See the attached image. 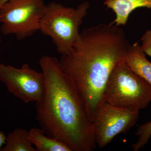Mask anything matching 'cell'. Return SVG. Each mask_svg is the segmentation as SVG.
Returning <instances> with one entry per match:
<instances>
[{
	"mask_svg": "<svg viewBox=\"0 0 151 151\" xmlns=\"http://www.w3.org/2000/svg\"><path fill=\"white\" fill-rule=\"evenodd\" d=\"M28 132L30 140L37 151H72L65 143L50 137L42 129L33 128Z\"/></svg>",
	"mask_w": 151,
	"mask_h": 151,
	"instance_id": "obj_10",
	"label": "cell"
},
{
	"mask_svg": "<svg viewBox=\"0 0 151 151\" xmlns=\"http://www.w3.org/2000/svg\"><path fill=\"white\" fill-rule=\"evenodd\" d=\"M29 137V132L25 129L17 128L6 136L4 147L1 151H37Z\"/></svg>",
	"mask_w": 151,
	"mask_h": 151,
	"instance_id": "obj_11",
	"label": "cell"
},
{
	"mask_svg": "<svg viewBox=\"0 0 151 151\" xmlns=\"http://www.w3.org/2000/svg\"><path fill=\"white\" fill-rule=\"evenodd\" d=\"M124 62L130 69L151 86V63L146 58L140 45L137 42L130 45Z\"/></svg>",
	"mask_w": 151,
	"mask_h": 151,
	"instance_id": "obj_9",
	"label": "cell"
},
{
	"mask_svg": "<svg viewBox=\"0 0 151 151\" xmlns=\"http://www.w3.org/2000/svg\"><path fill=\"white\" fill-rule=\"evenodd\" d=\"M0 81L9 92L26 104L37 102L43 93V73L37 72L27 64L18 68L0 63Z\"/></svg>",
	"mask_w": 151,
	"mask_h": 151,
	"instance_id": "obj_7",
	"label": "cell"
},
{
	"mask_svg": "<svg viewBox=\"0 0 151 151\" xmlns=\"http://www.w3.org/2000/svg\"><path fill=\"white\" fill-rule=\"evenodd\" d=\"M8 1L9 0H0V7Z\"/></svg>",
	"mask_w": 151,
	"mask_h": 151,
	"instance_id": "obj_15",
	"label": "cell"
},
{
	"mask_svg": "<svg viewBox=\"0 0 151 151\" xmlns=\"http://www.w3.org/2000/svg\"><path fill=\"white\" fill-rule=\"evenodd\" d=\"M139 111L116 107L103 101L97 108L92 122L96 144L104 147L117 135L127 133L134 126Z\"/></svg>",
	"mask_w": 151,
	"mask_h": 151,
	"instance_id": "obj_6",
	"label": "cell"
},
{
	"mask_svg": "<svg viewBox=\"0 0 151 151\" xmlns=\"http://www.w3.org/2000/svg\"><path fill=\"white\" fill-rule=\"evenodd\" d=\"M104 4L115 13L113 23L118 27L125 25L130 14L136 9H151V0H105Z\"/></svg>",
	"mask_w": 151,
	"mask_h": 151,
	"instance_id": "obj_8",
	"label": "cell"
},
{
	"mask_svg": "<svg viewBox=\"0 0 151 151\" xmlns=\"http://www.w3.org/2000/svg\"><path fill=\"white\" fill-rule=\"evenodd\" d=\"M6 139V136L5 134L4 133L0 131V150L2 147L3 145L5 144Z\"/></svg>",
	"mask_w": 151,
	"mask_h": 151,
	"instance_id": "obj_14",
	"label": "cell"
},
{
	"mask_svg": "<svg viewBox=\"0 0 151 151\" xmlns=\"http://www.w3.org/2000/svg\"><path fill=\"white\" fill-rule=\"evenodd\" d=\"M141 41V50L145 54L151 57V29L148 30L143 35Z\"/></svg>",
	"mask_w": 151,
	"mask_h": 151,
	"instance_id": "obj_13",
	"label": "cell"
},
{
	"mask_svg": "<svg viewBox=\"0 0 151 151\" xmlns=\"http://www.w3.org/2000/svg\"><path fill=\"white\" fill-rule=\"evenodd\" d=\"M89 7L87 1L76 8L55 1L46 5L40 31L43 35L51 38L57 50L62 56L67 55L78 41L79 27Z\"/></svg>",
	"mask_w": 151,
	"mask_h": 151,
	"instance_id": "obj_3",
	"label": "cell"
},
{
	"mask_svg": "<svg viewBox=\"0 0 151 151\" xmlns=\"http://www.w3.org/2000/svg\"><path fill=\"white\" fill-rule=\"evenodd\" d=\"M39 63L44 78L42 96L35 104L41 129L72 151L95 150L92 122L73 81L63 71L56 58L42 55Z\"/></svg>",
	"mask_w": 151,
	"mask_h": 151,
	"instance_id": "obj_2",
	"label": "cell"
},
{
	"mask_svg": "<svg viewBox=\"0 0 151 151\" xmlns=\"http://www.w3.org/2000/svg\"><path fill=\"white\" fill-rule=\"evenodd\" d=\"M136 135L138 137L137 141L132 145V147L135 151H138L145 147L150 138L151 121L139 127Z\"/></svg>",
	"mask_w": 151,
	"mask_h": 151,
	"instance_id": "obj_12",
	"label": "cell"
},
{
	"mask_svg": "<svg viewBox=\"0 0 151 151\" xmlns=\"http://www.w3.org/2000/svg\"><path fill=\"white\" fill-rule=\"evenodd\" d=\"M1 33H2L1 32V29H0V44H1Z\"/></svg>",
	"mask_w": 151,
	"mask_h": 151,
	"instance_id": "obj_16",
	"label": "cell"
},
{
	"mask_svg": "<svg viewBox=\"0 0 151 151\" xmlns=\"http://www.w3.org/2000/svg\"><path fill=\"white\" fill-rule=\"evenodd\" d=\"M46 6L44 0H9L0 7L1 32L19 40L31 36L40 30Z\"/></svg>",
	"mask_w": 151,
	"mask_h": 151,
	"instance_id": "obj_5",
	"label": "cell"
},
{
	"mask_svg": "<svg viewBox=\"0 0 151 151\" xmlns=\"http://www.w3.org/2000/svg\"><path fill=\"white\" fill-rule=\"evenodd\" d=\"M103 101L119 108L140 111L150 103L151 86L122 61L110 75Z\"/></svg>",
	"mask_w": 151,
	"mask_h": 151,
	"instance_id": "obj_4",
	"label": "cell"
},
{
	"mask_svg": "<svg viewBox=\"0 0 151 151\" xmlns=\"http://www.w3.org/2000/svg\"><path fill=\"white\" fill-rule=\"evenodd\" d=\"M130 44L122 29L113 22L84 29L76 43L58 61L75 84L92 122L110 75L124 61Z\"/></svg>",
	"mask_w": 151,
	"mask_h": 151,
	"instance_id": "obj_1",
	"label": "cell"
}]
</instances>
